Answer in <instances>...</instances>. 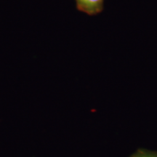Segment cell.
<instances>
[{"label":"cell","mask_w":157,"mask_h":157,"mask_svg":"<svg viewBox=\"0 0 157 157\" xmlns=\"http://www.w3.org/2000/svg\"><path fill=\"white\" fill-rule=\"evenodd\" d=\"M79 10L88 15H95L103 8V0H76Z\"/></svg>","instance_id":"obj_1"},{"label":"cell","mask_w":157,"mask_h":157,"mask_svg":"<svg viewBox=\"0 0 157 157\" xmlns=\"http://www.w3.org/2000/svg\"><path fill=\"white\" fill-rule=\"evenodd\" d=\"M129 157H157V151L139 148L132 153Z\"/></svg>","instance_id":"obj_2"}]
</instances>
